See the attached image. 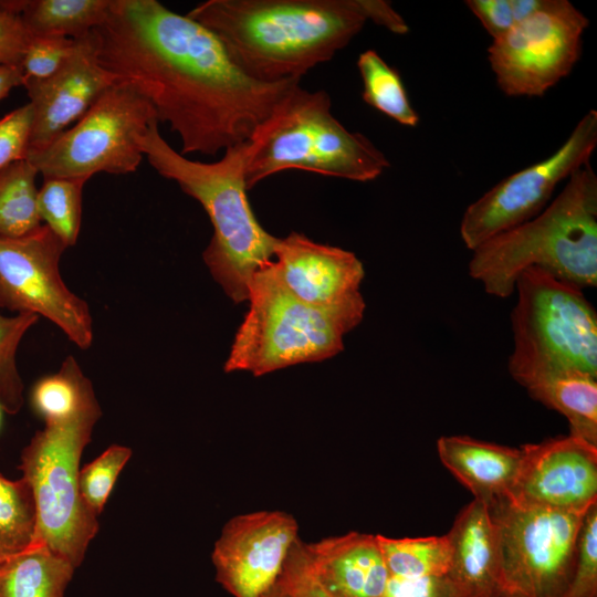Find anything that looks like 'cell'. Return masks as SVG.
<instances>
[{"instance_id": "obj_5", "label": "cell", "mask_w": 597, "mask_h": 597, "mask_svg": "<svg viewBox=\"0 0 597 597\" xmlns=\"http://www.w3.org/2000/svg\"><path fill=\"white\" fill-rule=\"evenodd\" d=\"M248 301L249 311L223 368L255 377L337 355L366 307L362 293L331 307L297 300L282 284L273 260L254 273Z\"/></svg>"}, {"instance_id": "obj_16", "label": "cell", "mask_w": 597, "mask_h": 597, "mask_svg": "<svg viewBox=\"0 0 597 597\" xmlns=\"http://www.w3.org/2000/svg\"><path fill=\"white\" fill-rule=\"evenodd\" d=\"M91 33L54 75L23 82L33 111L30 149L51 144L117 82L100 63Z\"/></svg>"}, {"instance_id": "obj_39", "label": "cell", "mask_w": 597, "mask_h": 597, "mask_svg": "<svg viewBox=\"0 0 597 597\" xmlns=\"http://www.w3.org/2000/svg\"><path fill=\"white\" fill-rule=\"evenodd\" d=\"M23 84L19 67L0 65V101L7 97L11 90Z\"/></svg>"}, {"instance_id": "obj_41", "label": "cell", "mask_w": 597, "mask_h": 597, "mask_svg": "<svg viewBox=\"0 0 597 597\" xmlns=\"http://www.w3.org/2000/svg\"><path fill=\"white\" fill-rule=\"evenodd\" d=\"M2 411H3V409H2V407L0 405V426H1V420H2Z\"/></svg>"}, {"instance_id": "obj_14", "label": "cell", "mask_w": 597, "mask_h": 597, "mask_svg": "<svg viewBox=\"0 0 597 597\" xmlns=\"http://www.w3.org/2000/svg\"><path fill=\"white\" fill-rule=\"evenodd\" d=\"M298 538L295 517L284 511L233 516L211 553L216 580L233 597H263L279 580Z\"/></svg>"}, {"instance_id": "obj_9", "label": "cell", "mask_w": 597, "mask_h": 597, "mask_svg": "<svg viewBox=\"0 0 597 597\" xmlns=\"http://www.w3.org/2000/svg\"><path fill=\"white\" fill-rule=\"evenodd\" d=\"M501 559V597H562L572 578L585 513L520 504L489 505Z\"/></svg>"}, {"instance_id": "obj_3", "label": "cell", "mask_w": 597, "mask_h": 597, "mask_svg": "<svg viewBox=\"0 0 597 597\" xmlns=\"http://www.w3.org/2000/svg\"><path fill=\"white\" fill-rule=\"evenodd\" d=\"M138 143L160 176L175 181L202 206L213 227L203 261L234 303L248 301L252 277L273 260L277 241L259 223L248 200V142L227 148L214 163L191 160L174 149L160 135L158 123H153Z\"/></svg>"}, {"instance_id": "obj_7", "label": "cell", "mask_w": 597, "mask_h": 597, "mask_svg": "<svg viewBox=\"0 0 597 597\" xmlns=\"http://www.w3.org/2000/svg\"><path fill=\"white\" fill-rule=\"evenodd\" d=\"M102 417L97 399L72 418L45 423L22 450L20 470L36 512L34 543L43 544L75 568L98 531L97 516L78 490L80 461Z\"/></svg>"}, {"instance_id": "obj_17", "label": "cell", "mask_w": 597, "mask_h": 597, "mask_svg": "<svg viewBox=\"0 0 597 597\" xmlns=\"http://www.w3.org/2000/svg\"><path fill=\"white\" fill-rule=\"evenodd\" d=\"M273 263L285 289L297 300L331 307L360 293L365 271L350 251L291 232L277 238Z\"/></svg>"}, {"instance_id": "obj_37", "label": "cell", "mask_w": 597, "mask_h": 597, "mask_svg": "<svg viewBox=\"0 0 597 597\" xmlns=\"http://www.w3.org/2000/svg\"><path fill=\"white\" fill-rule=\"evenodd\" d=\"M31 39L20 15L0 8V65L19 67Z\"/></svg>"}, {"instance_id": "obj_34", "label": "cell", "mask_w": 597, "mask_h": 597, "mask_svg": "<svg viewBox=\"0 0 597 597\" xmlns=\"http://www.w3.org/2000/svg\"><path fill=\"white\" fill-rule=\"evenodd\" d=\"M544 0H467V7L480 20L483 28L498 39L519 22L531 17Z\"/></svg>"}, {"instance_id": "obj_28", "label": "cell", "mask_w": 597, "mask_h": 597, "mask_svg": "<svg viewBox=\"0 0 597 597\" xmlns=\"http://www.w3.org/2000/svg\"><path fill=\"white\" fill-rule=\"evenodd\" d=\"M36 512L32 490L21 478L12 481L0 473V563L31 546Z\"/></svg>"}, {"instance_id": "obj_15", "label": "cell", "mask_w": 597, "mask_h": 597, "mask_svg": "<svg viewBox=\"0 0 597 597\" xmlns=\"http://www.w3.org/2000/svg\"><path fill=\"white\" fill-rule=\"evenodd\" d=\"M521 448L522 467L509 499L572 513L597 503V446L569 434Z\"/></svg>"}, {"instance_id": "obj_6", "label": "cell", "mask_w": 597, "mask_h": 597, "mask_svg": "<svg viewBox=\"0 0 597 597\" xmlns=\"http://www.w3.org/2000/svg\"><path fill=\"white\" fill-rule=\"evenodd\" d=\"M389 165L366 136L334 117L325 91H307L298 83L248 142L244 179L250 190L269 176L300 169L366 182Z\"/></svg>"}, {"instance_id": "obj_19", "label": "cell", "mask_w": 597, "mask_h": 597, "mask_svg": "<svg viewBox=\"0 0 597 597\" xmlns=\"http://www.w3.org/2000/svg\"><path fill=\"white\" fill-rule=\"evenodd\" d=\"M447 577L454 597H501V559L496 526L488 505L473 500L447 534Z\"/></svg>"}, {"instance_id": "obj_23", "label": "cell", "mask_w": 597, "mask_h": 597, "mask_svg": "<svg viewBox=\"0 0 597 597\" xmlns=\"http://www.w3.org/2000/svg\"><path fill=\"white\" fill-rule=\"evenodd\" d=\"M75 567L34 543L0 563V597H63Z\"/></svg>"}, {"instance_id": "obj_33", "label": "cell", "mask_w": 597, "mask_h": 597, "mask_svg": "<svg viewBox=\"0 0 597 597\" xmlns=\"http://www.w3.org/2000/svg\"><path fill=\"white\" fill-rule=\"evenodd\" d=\"M77 45L78 40L65 36H32L19 66L23 82L54 75L74 54Z\"/></svg>"}, {"instance_id": "obj_38", "label": "cell", "mask_w": 597, "mask_h": 597, "mask_svg": "<svg viewBox=\"0 0 597 597\" xmlns=\"http://www.w3.org/2000/svg\"><path fill=\"white\" fill-rule=\"evenodd\" d=\"M383 597H454L447 575L389 576Z\"/></svg>"}, {"instance_id": "obj_31", "label": "cell", "mask_w": 597, "mask_h": 597, "mask_svg": "<svg viewBox=\"0 0 597 597\" xmlns=\"http://www.w3.org/2000/svg\"><path fill=\"white\" fill-rule=\"evenodd\" d=\"M130 457V448L112 444L80 470V495L94 515L103 512L114 484Z\"/></svg>"}, {"instance_id": "obj_1", "label": "cell", "mask_w": 597, "mask_h": 597, "mask_svg": "<svg viewBox=\"0 0 597 597\" xmlns=\"http://www.w3.org/2000/svg\"><path fill=\"white\" fill-rule=\"evenodd\" d=\"M91 34L102 66L146 97L185 156L249 142L301 81L250 77L209 29L157 0H111Z\"/></svg>"}, {"instance_id": "obj_36", "label": "cell", "mask_w": 597, "mask_h": 597, "mask_svg": "<svg viewBox=\"0 0 597 597\" xmlns=\"http://www.w3.org/2000/svg\"><path fill=\"white\" fill-rule=\"evenodd\" d=\"M281 578L291 597H332L315 576L301 538L292 546Z\"/></svg>"}, {"instance_id": "obj_20", "label": "cell", "mask_w": 597, "mask_h": 597, "mask_svg": "<svg viewBox=\"0 0 597 597\" xmlns=\"http://www.w3.org/2000/svg\"><path fill=\"white\" fill-rule=\"evenodd\" d=\"M305 549L332 597H383L389 574L376 535L348 532L305 543Z\"/></svg>"}, {"instance_id": "obj_30", "label": "cell", "mask_w": 597, "mask_h": 597, "mask_svg": "<svg viewBox=\"0 0 597 597\" xmlns=\"http://www.w3.org/2000/svg\"><path fill=\"white\" fill-rule=\"evenodd\" d=\"M33 314H0V405L14 415L23 405V383L17 366L18 347L27 332L38 322Z\"/></svg>"}, {"instance_id": "obj_21", "label": "cell", "mask_w": 597, "mask_h": 597, "mask_svg": "<svg viewBox=\"0 0 597 597\" xmlns=\"http://www.w3.org/2000/svg\"><path fill=\"white\" fill-rule=\"evenodd\" d=\"M437 449L444 467L485 505L510 498L522 461V448L483 442L464 436L441 437Z\"/></svg>"}, {"instance_id": "obj_22", "label": "cell", "mask_w": 597, "mask_h": 597, "mask_svg": "<svg viewBox=\"0 0 597 597\" xmlns=\"http://www.w3.org/2000/svg\"><path fill=\"white\" fill-rule=\"evenodd\" d=\"M111 0H1L20 15L32 36H87L105 19Z\"/></svg>"}, {"instance_id": "obj_27", "label": "cell", "mask_w": 597, "mask_h": 597, "mask_svg": "<svg viewBox=\"0 0 597 597\" xmlns=\"http://www.w3.org/2000/svg\"><path fill=\"white\" fill-rule=\"evenodd\" d=\"M389 576H444L450 565L447 534L417 538L376 535Z\"/></svg>"}, {"instance_id": "obj_18", "label": "cell", "mask_w": 597, "mask_h": 597, "mask_svg": "<svg viewBox=\"0 0 597 597\" xmlns=\"http://www.w3.org/2000/svg\"><path fill=\"white\" fill-rule=\"evenodd\" d=\"M507 367L533 399L567 419L569 434L597 446V376L545 358L513 354Z\"/></svg>"}, {"instance_id": "obj_40", "label": "cell", "mask_w": 597, "mask_h": 597, "mask_svg": "<svg viewBox=\"0 0 597 597\" xmlns=\"http://www.w3.org/2000/svg\"><path fill=\"white\" fill-rule=\"evenodd\" d=\"M263 597H291L283 579L279 578L275 585Z\"/></svg>"}, {"instance_id": "obj_10", "label": "cell", "mask_w": 597, "mask_h": 597, "mask_svg": "<svg viewBox=\"0 0 597 597\" xmlns=\"http://www.w3.org/2000/svg\"><path fill=\"white\" fill-rule=\"evenodd\" d=\"M513 355L545 358L597 376V313L583 290L531 268L515 282Z\"/></svg>"}, {"instance_id": "obj_29", "label": "cell", "mask_w": 597, "mask_h": 597, "mask_svg": "<svg viewBox=\"0 0 597 597\" xmlns=\"http://www.w3.org/2000/svg\"><path fill=\"white\" fill-rule=\"evenodd\" d=\"M84 179L43 178L38 193L39 216L66 248L77 242Z\"/></svg>"}, {"instance_id": "obj_32", "label": "cell", "mask_w": 597, "mask_h": 597, "mask_svg": "<svg viewBox=\"0 0 597 597\" xmlns=\"http://www.w3.org/2000/svg\"><path fill=\"white\" fill-rule=\"evenodd\" d=\"M562 597H597V503L585 513L575 568Z\"/></svg>"}, {"instance_id": "obj_11", "label": "cell", "mask_w": 597, "mask_h": 597, "mask_svg": "<svg viewBox=\"0 0 597 597\" xmlns=\"http://www.w3.org/2000/svg\"><path fill=\"white\" fill-rule=\"evenodd\" d=\"M66 249L44 224L22 237L0 235V307L49 320L84 350L93 343V318L61 276Z\"/></svg>"}, {"instance_id": "obj_13", "label": "cell", "mask_w": 597, "mask_h": 597, "mask_svg": "<svg viewBox=\"0 0 597 597\" xmlns=\"http://www.w3.org/2000/svg\"><path fill=\"white\" fill-rule=\"evenodd\" d=\"M597 146V112L590 109L549 157L501 180L463 213L460 235L471 251L490 238L536 217L557 185L590 163Z\"/></svg>"}, {"instance_id": "obj_25", "label": "cell", "mask_w": 597, "mask_h": 597, "mask_svg": "<svg viewBox=\"0 0 597 597\" xmlns=\"http://www.w3.org/2000/svg\"><path fill=\"white\" fill-rule=\"evenodd\" d=\"M36 168L28 160L15 161L0 170V235L18 238L38 229Z\"/></svg>"}, {"instance_id": "obj_26", "label": "cell", "mask_w": 597, "mask_h": 597, "mask_svg": "<svg viewBox=\"0 0 597 597\" xmlns=\"http://www.w3.org/2000/svg\"><path fill=\"white\" fill-rule=\"evenodd\" d=\"M357 67L363 80L362 97L366 104L400 125L416 127L419 115L411 106L400 74L375 51L359 54Z\"/></svg>"}, {"instance_id": "obj_12", "label": "cell", "mask_w": 597, "mask_h": 597, "mask_svg": "<svg viewBox=\"0 0 597 597\" xmlns=\"http://www.w3.org/2000/svg\"><path fill=\"white\" fill-rule=\"evenodd\" d=\"M588 19L568 0H545L488 49L501 91L509 96H541L566 77L582 51Z\"/></svg>"}, {"instance_id": "obj_35", "label": "cell", "mask_w": 597, "mask_h": 597, "mask_svg": "<svg viewBox=\"0 0 597 597\" xmlns=\"http://www.w3.org/2000/svg\"><path fill=\"white\" fill-rule=\"evenodd\" d=\"M32 125L33 111L30 103L0 118V170L27 159Z\"/></svg>"}, {"instance_id": "obj_24", "label": "cell", "mask_w": 597, "mask_h": 597, "mask_svg": "<svg viewBox=\"0 0 597 597\" xmlns=\"http://www.w3.org/2000/svg\"><path fill=\"white\" fill-rule=\"evenodd\" d=\"M95 399L91 380L71 355L56 373L40 378L30 396L34 412L45 423L67 420Z\"/></svg>"}, {"instance_id": "obj_2", "label": "cell", "mask_w": 597, "mask_h": 597, "mask_svg": "<svg viewBox=\"0 0 597 597\" xmlns=\"http://www.w3.org/2000/svg\"><path fill=\"white\" fill-rule=\"evenodd\" d=\"M186 14L209 29L247 75L265 83L301 80L368 21L409 31L385 0H208Z\"/></svg>"}, {"instance_id": "obj_4", "label": "cell", "mask_w": 597, "mask_h": 597, "mask_svg": "<svg viewBox=\"0 0 597 597\" xmlns=\"http://www.w3.org/2000/svg\"><path fill=\"white\" fill-rule=\"evenodd\" d=\"M469 274L506 298L520 274L540 269L579 289L597 286V175L587 163L536 217L481 243Z\"/></svg>"}, {"instance_id": "obj_8", "label": "cell", "mask_w": 597, "mask_h": 597, "mask_svg": "<svg viewBox=\"0 0 597 597\" xmlns=\"http://www.w3.org/2000/svg\"><path fill=\"white\" fill-rule=\"evenodd\" d=\"M153 123L158 119L146 97L134 86L116 82L51 144L30 149L25 160L43 178L87 181L100 172L132 174L144 157L138 140Z\"/></svg>"}]
</instances>
